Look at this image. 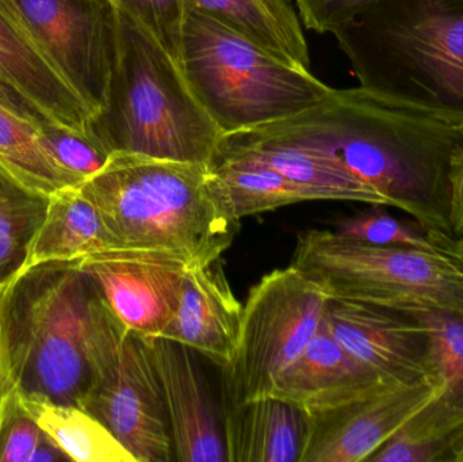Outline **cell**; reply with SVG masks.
Returning a JSON list of instances; mask_svg holds the SVG:
<instances>
[{"mask_svg": "<svg viewBox=\"0 0 463 462\" xmlns=\"http://www.w3.org/2000/svg\"><path fill=\"white\" fill-rule=\"evenodd\" d=\"M458 462H463V450L461 456H459Z\"/></svg>", "mask_w": 463, "mask_h": 462, "instance_id": "cell-36", "label": "cell"}, {"mask_svg": "<svg viewBox=\"0 0 463 462\" xmlns=\"http://www.w3.org/2000/svg\"><path fill=\"white\" fill-rule=\"evenodd\" d=\"M7 285V284H5ZM0 287V428H2L3 420L5 412L14 396L16 395L15 382L11 376L10 365H8L7 350H5V335H3V295H5V287Z\"/></svg>", "mask_w": 463, "mask_h": 462, "instance_id": "cell-35", "label": "cell"}, {"mask_svg": "<svg viewBox=\"0 0 463 462\" xmlns=\"http://www.w3.org/2000/svg\"><path fill=\"white\" fill-rule=\"evenodd\" d=\"M216 149L266 165L291 181L321 190L331 201L388 206L383 195L328 157L259 137L250 130L222 136Z\"/></svg>", "mask_w": 463, "mask_h": 462, "instance_id": "cell-19", "label": "cell"}, {"mask_svg": "<svg viewBox=\"0 0 463 462\" xmlns=\"http://www.w3.org/2000/svg\"><path fill=\"white\" fill-rule=\"evenodd\" d=\"M0 108L37 127L57 124L0 73Z\"/></svg>", "mask_w": 463, "mask_h": 462, "instance_id": "cell-33", "label": "cell"}, {"mask_svg": "<svg viewBox=\"0 0 463 462\" xmlns=\"http://www.w3.org/2000/svg\"><path fill=\"white\" fill-rule=\"evenodd\" d=\"M242 306L220 259L187 270L181 303L162 338L201 353L220 368L230 363L239 338Z\"/></svg>", "mask_w": 463, "mask_h": 462, "instance_id": "cell-16", "label": "cell"}, {"mask_svg": "<svg viewBox=\"0 0 463 462\" xmlns=\"http://www.w3.org/2000/svg\"><path fill=\"white\" fill-rule=\"evenodd\" d=\"M209 170L214 193L237 222L294 203L331 201L321 190L220 149L214 152Z\"/></svg>", "mask_w": 463, "mask_h": 462, "instance_id": "cell-20", "label": "cell"}, {"mask_svg": "<svg viewBox=\"0 0 463 462\" xmlns=\"http://www.w3.org/2000/svg\"><path fill=\"white\" fill-rule=\"evenodd\" d=\"M0 167L26 186L48 195L83 184L52 157L41 141L40 127L2 108Z\"/></svg>", "mask_w": 463, "mask_h": 462, "instance_id": "cell-25", "label": "cell"}, {"mask_svg": "<svg viewBox=\"0 0 463 462\" xmlns=\"http://www.w3.org/2000/svg\"><path fill=\"white\" fill-rule=\"evenodd\" d=\"M48 203V194L26 186L0 167V287L26 268Z\"/></svg>", "mask_w": 463, "mask_h": 462, "instance_id": "cell-26", "label": "cell"}, {"mask_svg": "<svg viewBox=\"0 0 463 462\" xmlns=\"http://www.w3.org/2000/svg\"><path fill=\"white\" fill-rule=\"evenodd\" d=\"M332 34L364 91L463 130V0H378Z\"/></svg>", "mask_w": 463, "mask_h": 462, "instance_id": "cell-2", "label": "cell"}, {"mask_svg": "<svg viewBox=\"0 0 463 462\" xmlns=\"http://www.w3.org/2000/svg\"><path fill=\"white\" fill-rule=\"evenodd\" d=\"M70 461L14 396L0 428V462Z\"/></svg>", "mask_w": 463, "mask_h": 462, "instance_id": "cell-29", "label": "cell"}, {"mask_svg": "<svg viewBox=\"0 0 463 462\" xmlns=\"http://www.w3.org/2000/svg\"><path fill=\"white\" fill-rule=\"evenodd\" d=\"M0 73L54 122L87 133L92 113L0 0Z\"/></svg>", "mask_w": 463, "mask_h": 462, "instance_id": "cell-18", "label": "cell"}, {"mask_svg": "<svg viewBox=\"0 0 463 462\" xmlns=\"http://www.w3.org/2000/svg\"><path fill=\"white\" fill-rule=\"evenodd\" d=\"M118 11L143 26L182 68L186 0H113Z\"/></svg>", "mask_w": 463, "mask_h": 462, "instance_id": "cell-30", "label": "cell"}, {"mask_svg": "<svg viewBox=\"0 0 463 462\" xmlns=\"http://www.w3.org/2000/svg\"><path fill=\"white\" fill-rule=\"evenodd\" d=\"M228 462H301L310 415L275 396L222 410Z\"/></svg>", "mask_w": 463, "mask_h": 462, "instance_id": "cell-17", "label": "cell"}, {"mask_svg": "<svg viewBox=\"0 0 463 462\" xmlns=\"http://www.w3.org/2000/svg\"><path fill=\"white\" fill-rule=\"evenodd\" d=\"M40 138L52 157L83 182L99 173L111 156L87 133L62 125H43Z\"/></svg>", "mask_w": 463, "mask_h": 462, "instance_id": "cell-31", "label": "cell"}, {"mask_svg": "<svg viewBox=\"0 0 463 462\" xmlns=\"http://www.w3.org/2000/svg\"><path fill=\"white\" fill-rule=\"evenodd\" d=\"M332 335L326 317L302 354L280 374L271 395L309 414L342 406L389 387Z\"/></svg>", "mask_w": 463, "mask_h": 462, "instance_id": "cell-15", "label": "cell"}, {"mask_svg": "<svg viewBox=\"0 0 463 462\" xmlns=\"http://www.w3.org/2000/svg\"><path fill=\"white\" fill-rule=\"evenodd\" d=\"M294 67L309 70L304 29L293 0H186Z\"/></svg>", "mask_w": 463, "mask_h": 462, "instance_id": "cell-21", "label": "cell"}, {"mask_svg": "<svg viewBox=\"0 0 463 462\" xmlns=\"http://www.w3.org/2000/svg\"><path fill=\"white\" fill-rule=\"evenodd\" d=\"M81 409L137 462L175 460L162 384L146 341L130 333L100 295L92 336V379Z\"/></svg>", "mask_w": 463, "mask_h": 462, "instance_id": "cell-9", "label": "cell"}, {"mask_svg": "<svg viewBox=\"0 0 463 462\" xmlns=\"http://www.w3.org/2000/svg\"><path fill=\"white\" fill-rule=\"evenodd\" d=\"M79 190L114 249L173 254L195 268L219 260L239 231L214 193L209 165L111 155Z\"/></svg>", "mask_w": 463, "mask_h": 462, "instance_id": "cell-3", "label": "cell"}, {"mask_svg": "<svg viewBox=\"0 0 463 462\" xmlns=\"http://www.w3.org/2000/svg\"><path fill=\"white\" fill-rule=\"evenodd\" d=\"M324 317L345 352L383 382L443 385L434 336L413 312L329 298Z\"/></svg>", "mask_w": 463, "mask_h": 462, "instance_id": "cell-11", "label": "cell"}, {"mask_svg": "<svg viewBox=\"0 0 463 462\" xmlns=\"http://www.w3.org/2000/svg\"><path fill=\"white\" fill-rule=\"evenodd\" d=\"M383 205H373L353 217L340 220L334 232L350 240L374 246H410L438 249L445 240L430 235L419 222H402L389 214Z\"/></svg>", "mask_w": 463, "mask_h": 462, "instance_id": "cell-27", "label": "cell"}, {"mask_svg": "<svg viewBox=\"0 0 463 462\" xmlns=\"http://www.w3.org/2000/svg\"><path fill=\"white\" fill-rule=\"evenodd\" d=\"M291 265L329 298L438 311L463 320L462 238L426 250L374 246L334 231L307 230L297 239Z\"/></svg>", "mask_w": 463, "mask_h": 462, "instance_id": "cell-7", "label": "cell"}, {"mask_svg": "<svg viewBox=\"0 0 463 462\" xmlns=\"http://www.w3.org/2000/svg\"><path fill=\"white\" fill-rule=\"evenodd\" d=\"M114 249L95 206L78 187L49 195L43 224L35 235L26 268L49 262H76Z\"/></svg>", "mask_w": 463, "mask_h": 462, "instance_id": "cell-22", "label": "cell"}, {"mask_svg": "<svg viewBox=\"0 0 463 462\" xmlns=\"http://www.w3.org/2000/svg\"><path fill=\"white\" fill-rule=\"evenodd\" d=\"M100 292L76 262L24 268L5 287L3 335L22 396L81 407Z\"/></svg>", "mask_w": 463, "mask_h": 462, "instance_id": "cell-5", "label": "cell"}, {"mask_svg": "<svg viewBox=\"0 0 463 462\" xmlns=\"http://www.w3.org/2000/svg\"><path fill=\"white\" fill-rule=\"evenodd\" d=\"M439 395L413 415L367 461L458 462L463 450V417L449 410Z\"/></svg>", "mask_w": 463, "mask_h": 462, "instance_id": "cell-24", "label": "cell"}, {"mask_svg": "<svg viewBox=\"0 0 463 462\" xmlns=\"http://www.w3.org/2000/svg\"><path fill=\"white\" fill-rule=\"evenodd\" d=\"M87 135L109 155L209 165L224 133L201 105L181 65L119 11V53L105 106Z\"/></svg>", "mask_w": 463, "mask_h": 462, "instance_id": "cell-4", "label": "cell"}, {"mask_svg": "<svg viewBox=\"0 0 463 462\" xmlns=\"http://www.w3.org/2000/svg\"><path fill=\"white\" fill-rule=\"evenodd\" d=\"M443 385H389L364 398L310 415L301 462L367 461Z\"/></svg>", "mask_w": 463, "mask_h": 462, "instance_id": "cell-13", "label": "cell"}, {"mask_svg": "<svg viewBox=\"0 0 463 462\" xmlns=\"http://www.w3.org/2000/svg\"><path fill=\"white\" fill-rule=\"evenodd\" d=\"M299 18L307 29L332 33L361 15L378 0H296Z\"/></svg>", "mask_w": 463, "mask_h": 462, "instance_id": "cell-32", "label": "cell"}, {"mask_svg": "<svg viewBox=\"0 0 463 462\" xmlns=\"http://www.w3.org/2000/svg\"><path fill=\"white\" fill-rule=\"evenodd\" d=\"M250 132L328 157L430 235L454 238L449 175L463 148L462 129L359 87L335 89L320 105Z\"/></svg>", "mask_w": 463, "mask_h": 462, "instance_id": "cell-1", "label": "cell"}, {"mask_svg": "<svg viewBox=\"0 0 463 462\" xmlns=\"http://www.w3.org/2000/svg\"><path fill=\"white\" fill-rule=\"evenodd\" d=\"M182 71L224 135L298 116L335 90L193 8L184 19Z\"/></svg>", "mask_w": 463, "mask_h": 462, "instance_id": "cell-6", "label": "cell"}, {"mask_svg": "<svg viewBox=\"0 0 463 462\" xmlns=\"http://www.w3.org/2000/svg\"><path fill=\"white\" fill-rule=\"evenodd\" d=\"M328 300L293 265L250 288L233 355L222 368V410L271 395L280 374L315 338Z\"/></svg>", "mask_w": 463, "mask_h": 462, "instance_id": "cell-8", "label": "cell"}, {"mask_svg": "<svg viewBox=\"0 0 463 462\" xmlns=\"http://www.w3.org/2000/svg\"><path fill=\"white\" fill-rule=\"evenodd\" d=\"M405 311V309H404ZM429 325L443 380L439 401L463 417V320L453 315L410 309Z\"/></svg>", "mask_w": 463, "mask_h": 462, "instance_id": "cell-28", "label": "cell"}, {"mask_svg": "<svg viewBox=\"0 0 463 462\" xmlns=\"http://www.w3.org/2000/svg\"><path fill=\"white\" fill-rule=\"evenodd\" d=\"M144 341L162 384L175 460L228 462L222 414L189 347L162 336Z\"/></svg>", "mask_w": 463, "mask_h": 462, "instance_id": "cell-14", "label": "cell"}, {"mask_svg": "<svg viewBox=\"0 0 463 462\" xmlns=\"http://www.w3.org/2000/svg\"><path fill=\"white\" fill-rule=\"evenodd\" d=\"M117 319L135 335L159 338L173 322L192 266L173 254L109 249L76 260Z\"/></svg>", "mask_w": 463, "mask_h": 462, "instance_id": "cell-12", "label": "cell"}, {"mask_svg": "<svg viewBox=\"0 0 463 462\" xmlns=\"http://www.w3.org/2000/svg\"><path fill=\"white\" fill-rule=\"evenodd\" d=\"M3 2L91 113L100 110L118 61L119 11L113 0Z\"/></svg>", "mask_w": 463, "mask_h": 462, "instance_id": "cell-10", "label": "cell"}, {"mask_svg": "<svg viewBox=\"0 0 463 462\" xmlns=\"http://www.w3.org/2000/svg\"><path fill=\"white\" fill-rule=\"evenodd\" d=\"M19 396L27 412L70 461L137 462L100 420L81 407Z\"/></svg>", "mask_w": 463, "mask_h": 462, "instance_id": "cell-23", "label": "cell"}, {"mask_svg": "<svg viewBox=\"0 0 463 462\" xmlns=\"http://www.w3.org/2000/svg\"><path fill=\"white\" fill-rule=\"evenodd\" d=\"M450 184V224L454 238L463 239V148L453 159Z\"/></svg>", "mask_w": 463, "mask_h": 462, "instance_id": "cell-34", "label": "cell"}]
</instances>
